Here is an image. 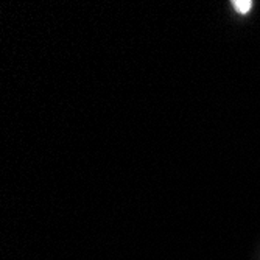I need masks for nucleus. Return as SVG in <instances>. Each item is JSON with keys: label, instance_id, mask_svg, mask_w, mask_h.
Returning <instances> with one entry per match:
<instances>
[{"label": "nucleus", "instance_id": "nucleus-1", "mask_svg": "<svg viewBox=\"0 0 260 260\" xmlns=\"http://www.w3.org/2000/svg\"><path fill=\"white\" fill-rule=\"evenodd\" d=\"M232 5H234V8L237 10L240 14H246L251 10V5L252 4L249 2V0H235Z\"/></svg>", "mask_w": 260, "mask_h": 260}]
</instances>
